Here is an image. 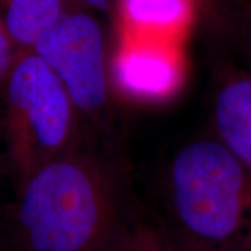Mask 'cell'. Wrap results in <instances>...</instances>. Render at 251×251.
Returning a JSON list of instances; mask_svg holds the SVG:
<instances>
[{
  "instance_id": "1",
  "label": "cell",
  "mask_w": 251,
  "mask_h": 251,
  "mask_svg": "<svg viewBox=\"0 0 251 251\" xmlns=\"http://www.w3.org/2000/svg\"><path fill=\"white\" fill-rule=\"evenodd\" d=\"M0 224L14 251H105L122 224L115 183L72 150L18 184Z\"/></svg>"
},
{
  "instance_id": "2",
  "label": "cell",
  "mask_w": 251,
  "mask_h": 251,
  "mask_svg": "<svg viewBox=\"0 0 251 251\" xmlns=\"http://www.w3.org/2000/svg\"><path fill=\"white\" fill-rule=\"evenodd\" d=\"M176 243L197 251H251V173L218 140H197L169 169Z\"/></svg>"
},
{
  "instance_id": "3",
  "label": "cell",
  "mask_w": 251,
  "mask_h": 251,
  "mask_svg": "<svg viewBox=\"0 0 251 251\" xmlns=\"http://www.w3.org/2000/svg\"><path fill=\"white\" fill-rule=\"evenodd\" d=\"M75 112L66 90L31 49H17L0 82V140L14 188L73 150Z\"/></svg>"
},
{
  "instance_id": "4",
  "label": "cell",
  "mask_w": 251,
  "mask_h": 251,
  "mask_svg": "<svg viewBox=\"0 0 251 251\" xmlns=\"http://www.w3.org/2000/svg\"><path fill=\"white\" fill-rule=\"evenodd\" d=\"M60 81L77 112L98 113L109 94L105 39L88 13H63L31 48Z\"/></svg>"
},
{
  "instance_id": "5",
  "label": "cell",
  "mask_w": 251,
  "mask_h": 251,
  "mask_svg": "<svg viewBox=\"0 0 251 251\" xmlns=\"http://www.w3.org/2000/svg\"><path fill=\"white\" fill-rule=\"evenodd\" d=\"M109 81L125 98L134 102H165L173 98L183 82L177 57L159 45L126 46L117 54Z\"/></svg>"
},
{
  "instance_id": "6",
  "label": "cell",
  "mask_w": 251,
  "mask_h": 251,
  "mask_svg": "<svg viewBox=\"0 0 251 251\" xmlns=\"http://www.w3.org/2000/svg\"><path fill=\"white\" fill-rule=\"evenodd\" d=\"M218 141L251 173V74L229 75L216 91L214 102Z\"/></svg>"
},
{
  "instance_id": "7",
  "label": "cell",
  "mask_w": 251,
  "mask_h": 251,
  "mask_svg": "<svg viewBox=\"0 0 251 251\" xmlns=\"http://www.w3.org/2000/svg\"><path fill=\"white\" fill-rule=\"evenodd\" d=\"M62 14V0H0V17L18 49L32 48Z\"/></svg>"
},
{
  "instance_id": "8",
  "label": "cell",
  "mask_w": 251,
  "mask_h": 251,
  "mask_svg": "<svg viewBox=\"0 0 251 251\" xmlns=\"http://www.w3.org/2000/svg\"><path fill=\"white\" fill-rule=\"evenodd\" d=\"M123 10L137 27L172 28L187 16L188 0H123Z\"/></svg>"
},
{
  "instance_id": "9",
  "label": "cell",
  "mask_w": 251,
  "mask_h": 251,
  "mask_svg": "<svg viewBox=\"0 0 251 251\" xmlns=\"http://www.w3.org/2000/svg\"><path fill=\"white\" fill-rule=\"evenodd\" d=\"M105 251H172L171 237L148 221H126Z\"/></svg>"
},
{
  "instance_id": "10",
  "label": "cell",
  "mask_w": 251,
  "mask_h": 251,
  "mask_svg": "<svg viewBox=\"0 0 251 251\" xmlns=\"http://www.w3.org/2000/svg\"><path fill=\"white\" fill-rule=\"evenodd\" d=\"M17 46L14 45L13 39L10 38L6 25L0 17V82L9 72L10 66L17 53Z\"/></svg>"
},
{
  "instance_id": "11",
  "label": "cell",
  "mask_w": 251,
  "mask_h": 251,
  "mask_svg": "<svg viewBox=\"0 0 251 251\" xmlns=\"http://www.w3.org/2000/svg\"><path fill=\"white\" fill-rule=\"evenodd\" d=\"M82 1L91 7H94V9L108 10L110 9V6L113 4L115 0H82Z\"/></svg>"
},
{
  "instance_id": "12",
  "label": "cell",
  "mask_w": 251,
  "mask_h": 251,
  "mask_svg": "<svg viewBox=\"0 0 251 251\" xmlns=\"http://www.w3.org/2000/svg\"><path fill=\"white\" fill-rule=\"evenodd\" d=\"M0 251H14L13 247L10 246L9 240L6 237V234L3 232V227H1V224H0Z\"/></svg>"
},
{
  "instance_id": "13",
  "label": "cell",
  "mask_w": 251,
  "mask_h": 251,
  "mask_svg": "<svg viewBox=\"0 0 251 251\" xmlns=\"http://www.w3.org/2000/svg\"><path fill=\"white\" fill-rule=\"evenodd\" d=\"M4 172H7V163H6V156H4L3 145H1V140H0V180H1V176L4 175Z\"/></svg>"
},
{
  "instance_id": "14",
  "label": "cell",
  "mask_w": 251,
  "mask_h": 251,
  "mask_svg": "<svg viewBox=\"0 0 251 251\" xmlns=\"http://www.w3.org/2000/svg\"><path fill=\"white\" fill-rule=\"evenodd\" d=\"M172 243V251H197V250H193V249H190V247H186V246H181L179 243L173 242L171 239Z\"/></svg>"
}]
</instances>
